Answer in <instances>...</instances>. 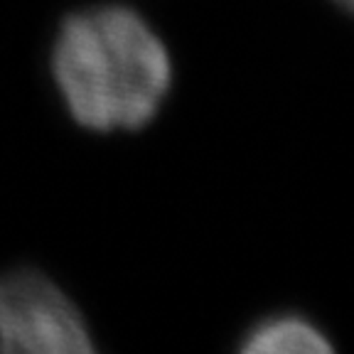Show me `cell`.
I'll list each match as a JSON object with an SVG mask.
<instances>
[{"label": "cell", "instance_id": "4", "mask_svg": "<svg viewBox=\"0 0 354 354\" xmlns=\"http://www.w3.org/2000/svg\"><path fill=\"white\" fill-rule=\"evenodd\" d=\"M332 3H337V6L344 8V10H349V8H352V0H332Z\"/></svg>", "mask_w": 354, "mask_h": 354}, {"label": "cell", "instance_id": "3", "mask_svg": "<svg viewBox=\"0 0 354 354\" xmlns=\"http://www.w3.org/2000/svg\"><path fill=\"white\" fill-rule=\"evenodd\" d=\"M246 354H325L332 342L313 322L295 315L271 317L261 322L241 344Z\"/></svg>", "mask_w": 354, "mask_h": 354}, {"label": "cell", "instance_id": "2", "mask_svg": "<svg viewBox=\"0 0 354 354\" xmlns=\"http://www.w3.org/2000/svg\"><path fill=\"white\" fill-rule=\"evenodd\" d=\"M0 352L88 354L94 342L77 305L47 276H0Z\"/></svg>", "mask_w": 354, "mask_h": 354}, {"label": "cell", "instance_id": "1", "mask_svg": "<svg viewBox=\"0 0 354 354\" xmlns=\"http://www.w3.org/2000/svg\"><path fill=\"white\" fill-rule=\"evenodd\" d=\"M52 74L79 126L136 131L165 101L172 64L138 12L104 6L66 17L52 50Z\"/></svg>", "mask_w": 354, "mask_h": 354}]
</instances>
